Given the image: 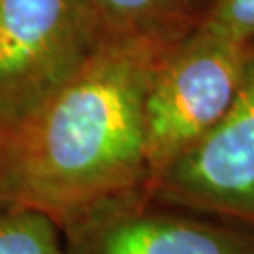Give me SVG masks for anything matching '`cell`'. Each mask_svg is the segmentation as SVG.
Here are the masks:
<instances>
[{
	"mask_svg": "<svg viewBox=\"0 0 254 254\" xmlns=\"http://www.w3.org/2000/svg\"><path fill=\"white\" fill-rule=\"evenodd\" d=\"M15 201L13 136L0 130V207Z\"/></svg>",
	"mask_w": 254,
	"mask_h": 254,
	"instance_id": "obj_9",
	"label": "cell"
},
{
	"mask_svg": "<svg viewBox=\"0 0 254 254\" xmlns=\"http://www.w3.org/2000/svg\"><path fill=\"white\" fill-rule=\"evenodd\" d=\"M64 254H254V228L153 200L119 198L63 226Z\"/></svg>",
	"mask_w": 254,
	"mask_h": 254,
	"instance_id": "obj_5",
	"label": "cell"
},
{
	"mask_svg": "<svg viewBox=\"0 0 254 254\" xmlns=\"http://www.w3.org/2000/svg\"><path fill=\"white\" fill-rule=\"evenodd\" d=\"M253 57L254 46L200 25L168 49L145 104L151 185L222 119L245 81Z\"/></svg>",
	"mask_w": 254,
	"mask_h": 254,
	"instance_id": "obj_3",
	"label": "cell"
},
{
	"mask_svg": "<svg viewBox=\"0 0 254 254\" xmlns=\"http://www.w3.org/2000/svg\"><path fill=\"white\" fill-rule=\"evenodd\" d=\"M183 34L104 38L81 70L13 134L15 201L66 226L104 203L149 194L147 94L164 55Z\"/></svg>",
	"mask_w": 254,
	"mask_h": 254,
	"instance_id": "obj_1",
	"label": "cell"
},
{
	"mask_svg": "<svg viewBox=\"0 0 254 254\" xmlns=\"http://www.w3.org/2000/svg\"><path fill=\"white\" fill-rule=\"evenodd\" d=\"M0 254H64L63 226L27 203L0 207Z\"/></svg>",
	"mask_w": 254,
	"mask_h": 254,
	"instance_id": "obj_7",
	"label": "cell"
},
{
	"mask_svg": "<svg viewBox=\"0 0 254 254\" xmlns=\"http://www.w3.org/2000/svg\"><path fill=\"white\" fill-rule=\"evenodd\" d=\"M149 196L254 228V57L222 119L154 179Z\"/></svg>",
	"mask_w": 254,
	"mask_h": 254,
	"instance_id": "obj_4",
	"label": "cell"
},
{
	"mask_svg": "<svg viewBox=\"0 0 254 254\" xmlns=\"http://www.w3.org/2000/svg\"><path fill=\"white\" fill-rule=\"evenodd\" d=\"M104 36L183 34L190 30L207 0H92Z\"/></svg>",
	"mask_w": 254,
	"mask_h": 254,
	"instance_id": "obj_6",
	"label": "cell"
},
{
	"mask_svg": "<svg viewBox=\"0 0 254 254\" xmlns=\"http://www.w3.org/2000/svg\"><path fill=\"white\" fill-rule=\"evenodd\" d=\"M104 38L92 0H0V130L19 132Z\"/></svg>",
	"mask_w": 254,
	"mask_h": 254,
	"instance_id": "obj_2",
	"label": "cell"
},
{
	"mask_svg": "<svg viewBox=\"0 0 254 254\" xmlns=\"http://www.w3.org/2000/svg\"><path fill=\"white\" fill-rule=\"evenodd\" d=\"M196 25L254 46V0H207Z\"/></svg>",
	"mask_w": 254,
	"mask_h": 254,
	"instance_id": "obj_8",
	"label": "cell"
}]
</instances>
